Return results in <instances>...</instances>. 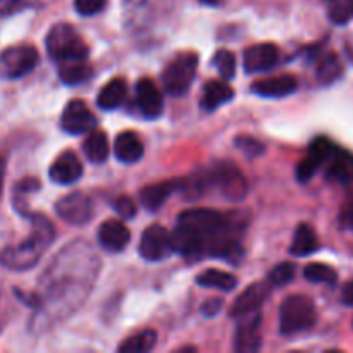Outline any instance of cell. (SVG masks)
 I'll use <instances>...</instances> for the list:
<instances>
[{
  "label": "cell",
  "mask_w": 353,
  "mask_h": 353,
  "mask_svg": "<svg viewBox=\"0 0 353 353\" xmlns=\"http://www.w3.org/2000/svg\"><path fill=\"white\" fill-rule=\"evenodd\" d=\"M55 212L62 221L74 226H83L93 216V202L86 193L74 192L62 196L55 205Z\"/></svg>",
  "instance_id": "obj_9"
},
{
  "label": "cell",
  "mask_w": 353,
  "mask_h": 353,
  "mask_svg": "<svg viewBox=\"0 0 353 353\" xmlns=\"http://www.w3.org/2000/svg\"><path fill=\"white\" fill-rule=\"evenodd\" d=\"M59 76L65 85H81L88 81L92 76V68L85 64V61H69L59 64Z\"/></svg>",
  "instance_id": "obj_27"
},
{
  "label": "cell",
  "mask_w": 353,
  "mask_h": 353,
  "mask_svg": "<svg viewBox=\"0 0 353 353\" xmlns=\"http://www.w3.org/2000/svg\"><path fill=\"white\" fill-rule=\"evenodd\" d=\"M183 188L181 179H169V181L154 183V185L145 186L140 192V202L147 210H159L169 196L174 192Z\"/></svg>",
  "instance_id": "obj_17"
},
{
  "label": "cell",
  "mask_w": 353,
  "mask_h": 353,
  "mask_svg": "<svg viewBox=\"0 0 353 353\" xmlns=\"http://www.w3.org/2000/svg\"><path fill=\"white\" fill-rule=\"evenodd\" d=\"M316 319V305L305 295L288 296L279 309V330L285 336H293L310 330Z\"/></svg>",
  "instance_id": "obj_4"
},
{
  "label": "cell",
  "mask_w": 353,
  "mask_h": 353,
  "mask_svg": "<svg viewBox=\"0 0 353 353\" xmlns=\"http://www.w3.org/2000/svg\"><path fill=\"white\" fill-rule=\"evenodd\" d=\"M114 154H116L117 161L133 164L143 157V143L137 133L124 131V133L117 134L116 143H114Z\"/></svg>",
  "instance_id": "obj_22"
},
{
  "label": "cell",
  "mask_w": 353,
  "mask_h": 353,
  "mask_svg": "<svg viewBox=\"0 0 353 353\" xmlns=\"http://www.w3.org/2000/svg\"><path fill=\"white\" fill-rule=\"evenodd\" d=\"M107 6V0H74V7L81 16H95L102 12Z\"/></svg>",
  "instance_id": "obj_34"
},
{
  "label": "cell",
  "mask_w": 353,
  "mask_h": 353,
  "mask_svg": "<svg viewBox=\"0 0 353 353\" xmlns=\"http://www.w3.org/2000/svg\"><path fill=\"white\" fill-rule=\"evenodd\" d=\"M83 174V165L74 152L68 150L59 155L50 168V179L57 185H72Z\"/></svg>",
  "instance_id": "obj_16"
},
{
  "label": "cell",
  "mask_w": 353,
  "mask_h": 353,
  "mask_svg": "<svg viewBox=\"0 0 353 353\" xmlns=\"http://www.w3.org/2000/svg\"><path fill=\"white\" fill-rule=\"evenodd\" d=\"M214 68L219 71V74L223 76V79H231L236 72V59L231 54L230 50L223 48V50H217L216 55L212 57Z\"/></svg>",
  "instance_id": "obj_31"
},
{
  "label": "cell",
  "mask_w": 353,
  "mask_h": 353,
  "mask_svg": "<svg viewBox=\"0 0 353 353\" xmlns=\"http://www.w3.org/2000/svg\"><path fill=\"white\" fill-rule=\"evenodd\" d=\"M234 143H236V147L250 159L259 157L261 154H264V145H262L259 140H255V138L238 137L236 140H234Z\"/></svg>",
  "instance_id": "obj_33"
},
{
  "label": "cell",
  "mask_w": 353,
  "mask_h": 353,
  "mask_svg": "<svg viewBox=\"0 0 353 353\" xmlns=\"http://www.w3.org/2000/svg\"><path fill=\"white\" fill-rule=\"evenodd\" d=\"M296 265L293 262H281L276 268L271 269L268 274V283L271 286H285L295 278Z\"/></svg>",
  "instance_id": "obj_32"
},
{
  "label": "cell",
  "mask_w": 353,
  "mask_h": 353,
  "mask_svg": "<svg viewBox=\"0 0 353 353\" xmlns=\"http://www.w3.org/2000/svg\"><path fill=\"white\" fill-rule=\"evenodd\" d=\"M221 309H223V300L210 299L202 305V314L205 317H214L221 312Z\"/></svg>",
  "instance_id": "obj_38"
},
{
  "label": "cell",
  "mask_w": 353,
  "mask_h": 353,
  "mask_svg": "<svg viewBox=\"0 0 353 353\" xmlns=\"http://www.w3.org/2000/svg\"><path fill=\"white\" fill-rule=\"evenodd\" d=\"M231 216L203 207L183 212L172 233L178 254L190 261L231 257L243 234V224Z\"/></svg>",
  "instance_id": "obj_1"
},
{
  "label": "cell",
  "mask_w": 353,
  "mask_h": 353,
  "mask_svg": "<svg viewBox=\"0 0 353 353\" xmlns=\"http://www.w3.org/2000/svg\"><path fill=\"white\" fill-rule=\"evenodd\" d=\"M31 221H33V231H31L30 238L17 247L6 250L2 255L3 264L17 269V271L33 268L55 238L54 226L47 217L37 214L31 217Z\"/></svg>",
  "instance_id": "obj_2"
},
{
  "label": "cell",
  "mask_w": 353,
  "mask_h": 353,
  "mask_svg": "<svg viewBox=\"0 0 353 353\" xmlns=\"http://www.w3.org/2000/svg\"><path fill=\"white\" fill-rule=\"evenodd\" d=\"M279 62V48L274 43H257L245 50L243 65L250 74L271 71Z\"/></svg>",
  "instance_id": "obj_13"
},
{
  "label": "cell",
  "mask_w": 353,
  "mask_h": 353,
  "mask_svg": "<svg viewBox=\"0 0 353 353\" xmlns=\"http://www.w3.org/2000/svg\"><path fill=\"white\" fill-rule=\"evenodd\" d=\"M83 150L92 162L100 164V162L105 161L109 157V140H107L105 133L95 130L90 131L85 143H83Z\"/></svg>",
  "instance_id": "obj_26"
},
{
  "label": "cell",
  "mask_w": 353,
  "mask_h": 353,
  "mask_svg": "<svg viewBox=\"0 0 353 353\" xmlns=\"http://www.w3.org/2000/svg\"><path fill=\"white\" fill-rule=\"evenodd\" d=\"M327 179L340 185H348L353 183V155L350 152L341 150L336 147L330 159H327Z\"/></svg>",
  "instance_id": "obj_20"
},
{
  "label": "cell",
  "mask_w": 353,
  "mask_h": 353,
  "mask_svg": "<svg viewBox=\"0 0 353 353\" xmlns=\"http://www.w3.org/2000/svg\"><path fill=\"white\" fill-rule=\"evenodd\" d=\"M174 250V236L161 224H152L141 234L140 255L145 261L161 262L171 257Z\"/></svg>",
  "instance_id": "obj_7"
},
{
  "label": "cell",
  "mask_w": 353,
  "mask_h": 353,
  "mask_svg": "<svg viewBox=\"0 0 353 353\" xmlns=\"http://www.w3.org/2000/svg\"><path fill=\"white\" fill-rule=\"evenodd\" d=\"M26 6L28 0H0V16H10Z\"/></svg>",
  "instance_id": "obj_37"
},
{
  "label": "cell",
  "mask_w": 353,
  "mask_h": 353,
  "mask_svg": "<svg viewBox=\"0 0 353 353\" xmlns=\"http://www.w3.org/2000/svg\"><path fill=\"white\" fill-rule=\"evenodd\" d=\"M114 210H116L121 217H124V219H131V217L137 214V203H134V200L131 199V196L121 195L117 196L116 202H114Z\"/></svg>",
  "instance_id": "obj_35"
},
{
  "label": "cell",
  "mask_w": 353,
  "mask_h": 353,
  "mask_svg": "<svg viewBox=\"0 0 353 353\" xmlns=\"http://www.w3.org/2000/svg\"><path fill=\"white\" fill-rule=\"evenodd\" d=\"M303 276L310 283H324V285H334L338 281V274L331 265L312 262L303 269Z\"/></svg>",
  "instance_id": "obj_30"
},
{
  "label": "cell",
  "mask_w": 353,
  "mask_h": 353,
  "mask_svg": "<svg viewBox=\"0 0 353 353\" xmlns=\"http://www.w3.org/2000/svg\"><path fill=\"white\" fill-rule=\"evenodd\" d=\"M202 3H207V6H217V3H221V0H200Z\"/></svg>",
  "instance_id": "obj_41"
},
{
  "label": "cell",
  "mask_w": 353,
  "mask_h": 353,
  "mask_svg": "<svg viewBox=\"0 0 353 353\" xmlns=\"http://www.w3.org/2000/svg\"><path fill=\"white\" fill-rule=\"evenodd\" d=\"M352 9H353V0H352Z\"/></svg>",
  "instance_id": "obj_43"
},
{
  "label": "cell",
  "mask_w": 353,
  "mask_h": 353,
  "mask_svg": "<svg viewBox=\"0 0 353 353\" xmlns=\"http://www.w3.org/2000/svg\"><path fill=\"white\" fill-rule=\"evenodd\" d=\"M317 250H319V240H317L316 231L312 230L310 224H299L295 234H293L290 254L295 255V257H305V255L314 254Z\"/></svg>",
  "instance_id": "obj_23"
},
{
  "label": "cell",
  "mask_w": 353,
  "mask_h": 353,
  "mask_svg": "<svg viewBox=\"0 0 353 353\" xmlns=\"http://www.w3.org/2000/svg\"><path fill=\"white\" fill-rule=\"evenodd\" d=\"M130 230L124 226L121 221L109 219L100 226L99 230V241L107 252H123L130 243Z\"/></svg>",
  "instance_id": "obj_18"
},
{
  "label": "cell",
  "mask_w": 353,
  "mask_h": 353,
  "mask_svg": "<svg viewBox=\"0 0 353 353\" xmlns=\"http://www.w3.org/2000/svg\"><path fill=\"white\" fill-rule=\"evenodd\" d=\"M157 343V333L154 330H143L134 336L128 338L119 347L121 353H145L150 352Z\"/></svg>",
  "instance_id": "obj_29"
},
{
  "label": "cell",
  "mask_w": 353,
  "mask_h": 353,
  "mask_svg": "<svg viewBox=\"0 0 353 353\" xmlns=\"http://www.w3.org/2000/svg\"><path fill=\"white\" fill-rule=\"evenodd\" d=\"M234 97L233 88L224 81H219V79H212V81L207 83L203 86L202 100H200V105H202L203 110L207 112H212V110L219 109L221 105H224L226 102H230Z\"/></svg>",
  "instance_id": "obj_21"
},
{
  "label": "cell",
  "mask_w": 353,
  "mask_h": 353,
  "mask_svg": "<svg viewBox=\"0 0 353 353\" xmlns=\"http://www.w3.org/2000/svg\"><path fill=\"white\" fill-rule=\"evenodd\" d=\"M299 83L292 74H281L276 78H265L255 81L252 85V92L255 95L265 97V99H281V97L292 95L296 90Z\"/></svg>",
  "instance_id": "obj_19"
},
{
  "label": "cell",
  "mask_w": 353,
  "mask_h": 353,
  "mask_svg": "<svg viewBox=\"0 0 353 353\" xmlns=\"http://www.w3.org/2000/svg\"><path fill=\"white\" fill-rule=\"evenodd\" d=\"M38 64V52L31 45H16L0 54V71L7 78H21L33 71Z\"/></svg>",
  "instance_id": "obj_8"
},
{
  "label": "cell",
  "mask_w": 353,
  "mask_h": 353,
  "mask_svg": "<svg viewBox=\"0 0 353 353\" xmlns=\"http://www.w3.org/2000/svg\"><path fill=\"white\" fill-rule=\"evenodd\" d=\"M343 72V65H341L340 57L333 52L330 54H324L323 57L317 61V79L323 85H331V83L336 81L338 78Z\"/></svg>",
  "instance_id": "obj_28"
},
{
  "label": "cell",
  "mask_w": 353,
  "mask_h": 353,
  "mask_svg": "<svg viewBox=\"0 0 353 353\" xmlns=\"http://www.w3.org/2000/svg\"><path fill=\"white\" fill-rule=\"evenodd\" d=\"M196 283L203 288H216L221 292H233L238 285L236 276L230 274V272L217 271V269H209V271L202 272L196 276Z\"/></svg>",
  "instance_id": "obj_25"
},
{
  "label": "cell",
  "mask_w": 353,
  "mask_h": 353,
  "mask_svg": "<svg viewBox=\"0 0 353 353\" xmlns=\"http://www.w3.org/2000/svg\"><path fill=\"white\" fill-rule=\"evenodd\" d=\"M0 193H2V179H0Z\"/></svg>",
  "instance_id": "obj_42"
},
{
  "label": "cell",
  "mask_w": 353,
  "mask_h": 353,
  "mask_svg": "<svg viewBox=\"0 0 353 353\" xmlns=\"http://www.w3.org/2000/svg\"><path fill=\"white\" fill-rule=\"evenodd\" d=\"M341 296H343V302L347 303V305L353 307V281L347 283V285H345Z\"/></svg>",
  "instance_id": "obj_39"
},
{
  "label": "cell",
  "mask_w": 353,
  "mask_h": 353,
  "mask_svg": "<svg viewBox=\"0 0 353 353\" xmlns=\"http://www.w3.org/2000/svg\"><path fill=\"white\" fill-rule=\"evenodd\" d=\"M207 179L212 185H216L221 190L226 199L230 200H241L245 199L248 192V183L245 179L243 172L234 164L226 161H221L214 164L210 171H207Z\"/></svg>",
  "instance_id": "obj_6"
},
{
  "label": "cell",
  "mask_w": 353,
  "mask_h": 353,
  "mask_svg": "<svg viewBox=\"0 0 353 353\" xmlns=\"http://www.w3.org/2000/svg\"><path fill=\"white\" fill-rule=\"evenodd\" d=\"M137 105L141 116H145L147 119H157L164 110L161 90L152 79L141 78L137 83Z\"/></svg>",
  "instance_id": "obj_15"
},
{
  "label": "cell",
  "mask_w": 353,
  "mask_h": 353,
  "mask_svg": "<svg viewBox=\"0 0 353 353\" xmlns=\"http://www.w3.org/2000/svg\"><path fill=\"white\" fill-rule=\"evenodd\" d=\"M261 324L262 316L259 312L241 317L240 324H238L236 336H234V350L241 353L257 352L262 345L261 333H259Z\"/></svg>",
  "instance_id": "obj_14"
},
{
  "label": "cell",
  "mask_w": 353,
  "mask_h": 353,
  "mask_svg": "<svg viewBox=\"0 0 353 353\" xmlns=\"http://www.w3.org/2000/svg\"><path fill=\"white\" fill-rule=\"evenodd\" d=\"M334 150H336V145L331 143L327 138H316V140L310 143L303 161H300L299 168H296V178H299V181H309V179L316 174L317 169L323 164H326L327 159L333 155Z\"/></svg>",
  "instance_id": "obj_11"
},
{
  "label": "cell",
  "mask_w": 353,
  "mask_h": 353,
  "mask_svg": "<svg viewBox=\"0 0 353 353\" xmlns=\"http://www.w3.org/2000/svg\"><path fill=\"white\" fill-rule=\"evenodd\" d=\"M352 16H353L352 6H343V3H340V6H334L330 12L331 21L336 24H345Z\"/></svg>",
  "instance_id": "obj_36"
},
{
  "label": "cell",
  "mask_w": 353,
  "mask_h": 353,
  "mask_svg": "<svg viewBox=\"0 0 353 353\" xmlns=\"http://www.w3.org/2000/svg\"><path fill=\"white\" fill-rule=\"evenodd\" d=\"M196 69H199V55L193 52L176 55L162 72L165 92L172 97L185 95L195 79Z\"/></svg>",
  "instance_id": "obj_5"
},
{
  "label": "cell",
  "mask_w": 353,
  "mask_h": 353,
  "mask_svg": "<svg viewBox=\"0 0 353 353\" xmlns=\"http://www.w3.org/2000/svg\"><path fill=\"white\" fill-rule=\"evenodd\" d=\"M271 288L272 286L269 285V283H254L252 286H248V288L234 300L233 305H231V317L241 319V317L259 312L261 307L264 305L265 300H268Z\"/></svg>",
  "instance_id": "obj_12"
},
{
  "label": "cell",
  "mask_w": 353,
  "mask_h": 353,
  "mask_svg": "<svg viewBox=\"0 0 353 353\" xmlns=\"http://www.w3.org/2000/svg\"><path fill=\"white\" fill-rule=\"evenodd\" d=\"M343 223L347 224V226L350 228V230H353V205L348 207L347 212L343 214Z\"/></svg>",
  "instance_id": "obj_40"
},
{
  "label": "cell",
  "mask_w": 353,
  "mask_h": 353,
  "mask_svg": "<svg viewBox=\"0 0 353 353\" xmlns=\"http://www.w3.org/2000/svg\"><path fill=\"white\" fill-rule=\"evenodd\" d=\"M124 97H126V81L123 78H114L102 86L97 97V105L103 110L117 109L123 103Z\"/></svg>",
  "instance_id": "obj_24"
},
{
  "label": "cell",
  "mask_w": 353,
  "mask_h": 353,
  "mask_svg": "<svg viewBox=\"0 0 353 353\" xmlns=\"http://www.w3.org/2000/svg\"><path fill=\"white\" fill-rule=\"evenodd\" d=\"M47 52L54 61L69 62V61H86L88 59V45L85 43L78 31L68 23H59L50 28L47 34Z\"/></svg>",
  "instance_id": "obj_3"
},
{
  "label": "cell",
  "mask_w": 353,
  "mask_h": 353,
  "mask_svg": "<svg viewBox=\"0 0 353 353\" xmlns=\"http://www.w3.org/2000/svg\"><path fill=\"white\" fill-rule=\"evenodd\" d=\"M61 126L69 134H85L95 130L97 117L83 100H71L62 112Z\"/></svg>",
  "instance_id": "obj_10"
}]
</instances>
